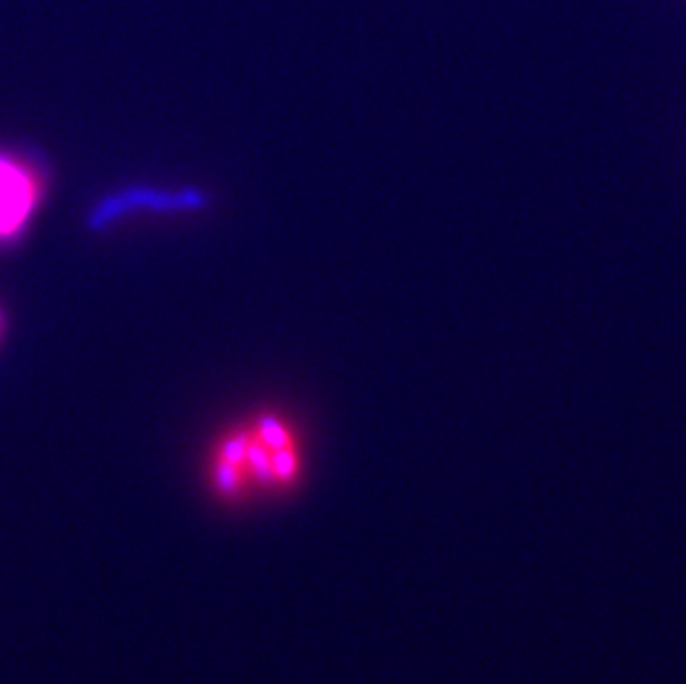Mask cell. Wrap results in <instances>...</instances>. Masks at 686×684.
<instances>
[{
  "mask_svg": "<svg viewBox=\"0 0 686 684\" xmlns=\"http://www.w3.org/2000/svg\"><path fill=\"white\" fill-rule=\"evenodd\" d=\"M300 474L296 434L276 416H260L227 431L209 462V480L220 496L242 498L254 487L282 489Z\"/></svg>",
  "mask_w": 686,
  "mask_h": 684,
  "instance_id": "cell-1",
  "label": "cell"
},
{
  "mask_svg": "<svg viewBox=\"0 0 686 684\" xmlns=\"http://www.w3.org/2000/svg\"><path fill=\"white\" fill-rule=\"evenodd\" d=\"M40 185L34 169L16 158L0 156V238L16 236L32 216Z\"/></svg>",
  "mask_w": 686,
  "mask_h": 684,
  "instance_id": "cell-2",
  "label": "cell"
}]
</instances>
